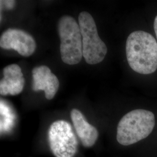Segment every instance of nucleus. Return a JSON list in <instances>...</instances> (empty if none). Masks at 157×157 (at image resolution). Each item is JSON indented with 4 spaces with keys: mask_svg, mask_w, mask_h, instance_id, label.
I'll return each mask as SVG.
<instances>
[{
    "mask_svg": "<svg viewBox=\"0 0 157 157\" xmlns=\"http://www.w3.org/2000/svg\"><path fill=\"white\" fill-rule=\"evenodd\" d=\"M78 25L82 37L83 56L86 63L95 65L102 62L107 54V47L98 36L93 17L87 12L78 15Z\"/></svg>",
    "mask_w": 157,
    "mask_h": 157,
    "instance_id": "20e7f679",
    "label": "nucleus"
},
{
    "mask_svg": "<svg viewBox=\"0 0 157 157\" xmlns=\"http://www.w3.org/2000/svg\"><path fill=\"white\" fill-rule=\"evenodd\" d=\"M0 47L5 50H13L23 56H31L36 48L33 37L18 29H8L0 37Z\"/></svg>",
    "mask_w": 157,
    "mask_h": 157,
    "instance_id": "423d86ee",
    "label": "nucleus"
},
{
    "mask_svg": "<svg viewBox=\"0 0 157 157\" xmlns=\"http://www.w3.org/2000/svg\"><path fill=\"white\" fill-rule=\"evenodd\" d=\"M33 77L32 89L34 91L43 90L47 100L52 99L59 89V83L56 76L45 65L34 67L32 71Z\"/></svg>",
    "mask_w": 157,
    "mask_h": 157,
    "instance_id": "0eeeda50",
    "label": "nucleus"
},
{
    "mask_svg": "<svg viewBox=\"0 0 157 157\" xmlns=\"http://www.w3.org/2000/svg\"><path fill=\"white\" fill-rule=\"evenodd\" d=\"M3 76L0 82L1 95H15L22 91L25 79L18 65L11 64L4 67Z\"/></svg>",
    "mask_w": 157,
    "mask_h": 157,
    "instance_id": "6e6552de",
    "label": "nucleus"
},
{
    "mask_svg": "<svg viewBox=\"0 0 157 157\" xmlns=\"http://www.w3.org/2000/svg\"><path fill=\"white\" fill-rule=\"evenodd\" d=\"M71 117L82 145L87 148L94 146L99 135L97 129L87 122L83 113L78 109H72Z\"/></svg>",
    "mask_w": 157,
    "mask_h": 157,
    "instance_id": "1a4fd4ad",
    "label": "nucleus"
},
{
    "mask_svg": "<svg viewBox=\"0 0 157 157\" xmlns=\"http://www.w3.org/2000/svg\"><path fill=\"white\" fill-rule=\"evenodd\" d=\"M126 52L130 67L137 73L148 75L157 69V43L151 34L137 30L130 34Z\"/></svg>",
    "mask_w": 157,
    "mask_h": 157,
    "instance_id": "f257e3e1",
    "label": "nucleus"
},
{
    "mask_svg": "<svg viewBox=\"0 0 157 157\" xmlns=\"http://www.w3.org/2000/svg\"><path fill=\"white\" fill-rule=\"evenodd\" d=\"M61 40L60 52L62 61L67 65L78 64L83 56L82 37L79 25L73 17H61L58 24Z\"/></svg>",
    "mask_w": 157,
    "mask_h": 157,
    "instance_id": "7ed1b4c3",
    "label": "nucleus"
},
{
    "mask_svg": "<svg viewBox=\"0 0 157 157\" xmlns=\"http://www.w3.org/2000/svg\"><path fill=\"white\" fill-rule=\"evenodd\" d=\"M154 31H155V33L156 34L157 39V15L155 18L154 20Z\"/></svg>",
    "mask_w": 157,
    "mask_h": 157,
    "instance_id": "9b49d317",
    "label": "nucleus"
},
{
    "mask_svg": "<svg viewBox=\"0 0 157 157\" xmlns=\"http://www.w3.org/2000/svg\"><path fill=\"white\" fill-rule=\"evenodd\" d=\"M48 140L56 157H74L78 152V141L71 124L66 121L58 120L51 124Z\"/></svg>",
    "mask_w": 157,
    "mask_h": 157,
    "instance_id": "39448f33",
    "label": "nucleus"
},
{
    "mask_svg": "<svg viewBox=\"0 0 157 157\" xmlns=\"http://www.w3.org/2000/svg\"><path fill=\"white\" fill-rule=\"evenodd\" d=\"M4 2L6 4V7L8 9H12L13 8V6L15 4V2L14 1H6Z\"/></svg>",
    "mask_w": 157,
    "mask_h": 157,
    "instance_id": "9d476101",
    "label": "nucleus"
},
{
    "mask_svg": "<svg viewBox=\"0 0 157 157\" xmlns=\"http://www.w3.org/2000/svg\"><path fill=\"white\" fill-rule=\"evenodd\" d=\"M155 124V115L151 111L142 109L131 111L118 124L117 141L122 146L135 144L150 135Z\"/></svg>",
    "mask_w": 157,
    "mask_h": 157,
    "instance_id": "f03ea898",
    "label": "nucleus"
}]
</instances>
